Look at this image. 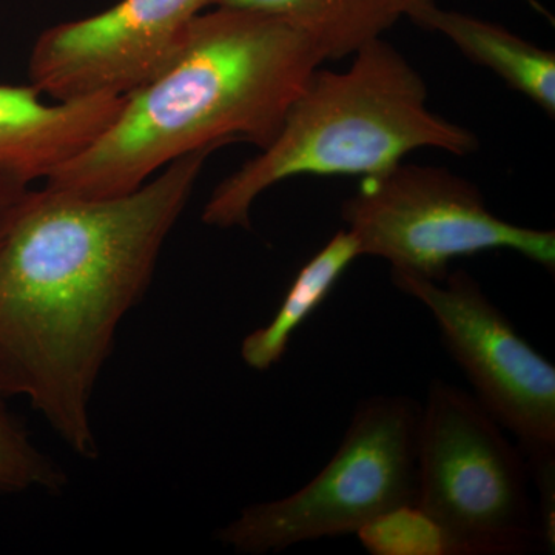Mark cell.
Segmentation results:
<instances>
[{
    "label": "cell",
    "instance_id": "cell-1",
    "mask_svg": "<svg viewBox=\"0 0 555 555\" xmlns=\"http://www.w3.org/2000/svg\"><path fill=\"white\" fill-rule=\"evenodd\" d=\"M218 149L109 198L31 189L0 248V390L28 398L82 459L100 455L90 404L120 321Z\"/></svg>",
    "mask_w": 555,
    "mask_h": 555
},
{
    "label": "cell",
    "instance_id": "cell-2",
    "mask_svg": "<svg viewBox=\"0 0 555 555\" xmlns=\"http://www.w3.org/2000/svg\"><path fill=\"white\" fill-rule=\"evenodd\" d=\"M326 57L308 33L257 11H203L177 56L124 96L116 118L43 188L109 198L141 188L164 167L206 147L275 138Z\"/></svg>",
    "mask_w": 555,
    "mask_h": 555
},
{
    "label": "cell",
    "instance_id": "cell-3",
    "mask_svg": "<svg viewBox=\"0 0 555 555\" xmlns=\"http://www.w3.org/2000/svg\"><path fill=\"white\" fill-rule=\"evenodd\" d=\"M352 57L343 72H313L275 138L214 190L207 225L250 228L255 201L286 179L372 177L420 149L476 152L473 131L429 108L425 79L396 47L382 38Z\"/></svg>",
    "mask_w": 555,
    "mask_h": 555
},
{
    "label": "cell",
    "instance_id": "cell-4",
    "mask_svg": "<svg viewBox=\"0 0 555 555\" xmlns=\"http://www.w3.org/2000/svg\"><path fill=\"white\" fill-rule=\"evenodd\" d=\"M531 474L518 444L476 396L433 379L416 437L414 505L451 555H521L542 547Z\"/></svg>",
    "mask_w": 555,
    "mask_h": 555
},
{
    "label": "cell",
    "instance_id": "cell-5",
    "mask_svg": "<svg viewBox=\"0 0 555 555\" xmlns=\"http://www.w3.org/2000/svg\"><path fill=\"white\" fill-rule=\"evenodd\" d=\"M422 404L375 396L353 411L331 462L294 494L246 507L219 529L238 554L278 553L299 543L357 534L382 514L415 500Z\"/></svg>",
    "mask_w": 555,
    "mask_h": 555
},
{
    "label": "cell",
    "instance_id": "cell-6",
    "mask_svg": "<svg viewBox=\"0 0 555 555\" xmlns=\"http://www.w3.org/2000/svg\"><path fill=\"white\" fill-rule=\"evenodd\" d=\"M361 257L390 270L441 283L456 258L513 250L553 272L554 230L524 228L496 217L476 184L443 167L398 163L364 177L341 206Z\"/></svg>",
    "mask_w": 555,
    "mask_h": 555
},
{
    "label": "cell",
    "instance_id": "cell-7",
    "mask_svg": "<svg viewBox=\"0 0 555 555\" xmlns=\"http://www.w3.org/2000/svg\"><path fill=\"white\" fill-rule=\"evenodd\" d=\"M393 286L422 302L477 400L517 438L529 474L555 466V367L521 337L466 270L441 283L390 270Z\"/></svg>",
    "mask_w": 555,
    "mask_h": 555
},
{
    "label": "cell",
    "instance_id": "cell-8",
    "mask_svg": "<svg viewBox=\"0 0 555 555\" xmlns=\"http://www.w3.org/2000/svg\"><path fill=\"white\" fill-rule=\"evenodd\" d=\"M211 2L119 0L93 16L54 25L33 47L31 86L54 101L127 96L170 64Z\"/></svg>",
    "mask_w": 555,
    "mask_h": 555
},
{
    "label": "cell",
    "instance_id": "cell-9",
    "mask_svg": "<svg viewBox=\"0 0 555 555\" xmlns=\"http://www.w3.org/2000/svg\"><path fill=\"white\" fill-rule=\"evenodd\" d=\"M31 86L0 83V173L31 185L83 152L116 118L124 96L42 100Z\"/></svg>",
    "mask_w": 555,
    "mask_h": 555
},
{
    "label": "cell",
    "instance_id": "cell-10",
    "mask_svg": "<svg viewBox=\"0 0 555 555\" xmlns=\"http://www.w3.org/2000/svg\"><path fill=\"white\" fill-rule=\"evenodd\" d=\"M408 20L425 30L437 31L469 57L491 69L511 89L555 115V54L521 39L492 22L441 9L436 0H416Z\"/></svg>",
    "mask_w": 555,
    "mask_h": 555
},
{
    "label": "cell",
    "instance_id": "cell-11",
    "mask_svg": "<svg viewBox=\"0 0 555 555\" xmlns=\"http://www.w3.org/2000/svg\"><path fill=\"white\" fill-rule=\"evenodd\" d=\"M416 0H214L291 22L315 40L326 61L345 60L408 17Z\"/></svg>",
    "mask_w": 555,
    "mask_h": 555
},
{
    "label": "cell",
    "instance_id": "cell-12",
    "mask_svg": "<svg viewBox=\"0 0 555 555\" xmlns=\"http://www.w3.org/2000/svg\"><path fill=\"white\" fill-rule=\"evenodd\" d=\"M360 257V247L349 230L335 233L326 246L299 269L269 323L243 339L241 358L246 366L266 372L280 364L298 328L326 301L346 270Z\"/></svg>",
    "mask_w": 555,
    "mask_h": 555
},
{
    "label": "cell",
    "instance_id": "cell-13",
    "mask_svg": "<svg viewBox=\"0 0 555 555\" xmlns=\"http://www.w3.org/2000/svg\"><path fill=\"white\" fill-rule=\"evenodd\" d=\"M7 398L0 390V495L21 494L31 489L62 491L67 476L33 443L25 426L11 414Z\"/></svg>",
    "mask_w": 555,
    "mask_h": 555
},
{
    "label": "cell",
    "instance_id": "cell-14",
    "mask_svg": "<svg viewBox=\"0 0 555 555\" xmlns=\"http://www.w3.org/2000/svg\"><path fill=\"white\" fill-rule=\"evenodd\" d=\"M356 535L372 555H451L440 526L414 503L382 514Z\"/></svg>",
    "mask_w": 555,
    "mask_h": 555
},
{
    "label": "cell",
    "instance_id": "cell-15",
    "mask_svg": "<svg viewBox=\"0 0 555 555\" xmlns=\"http://www.w3.org/2000/svg\"><path fill=\"white\" fill-rule=\"evenodd\" d=\"M30 192L31 185L0 173V248Z\"/></svg>",
    "mask_w": 555,
    "mask_h": 555
},
{
    "label": "cell",
    "instance_id": "cell-16",
    "mask_svg": "<svg viewBox=\"0 0 555 555\" xmlns=\"http://www.w3.org/2000/svg\"><path fill=\"white\" fill-rule=\"evenodd\" d=\"M526 2H528V3H529V5L534 7V9H535L537 11H540V13L547 14V13H546V10H545V9H543V7H542V5H540V3H539V2H537V0H526Z\"/></svg>",
    "mask_w": 555,
    "mask_h": 555
}]
</instances>
